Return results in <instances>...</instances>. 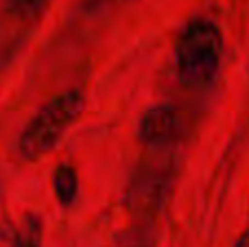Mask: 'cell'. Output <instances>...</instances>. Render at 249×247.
<instances>
[{"mask_svg":"<svg viewBox=\"0 0 249 247\" xmlns=\"http://www.w3.org/2000/svg\"><path fill=\"white\" fill-rule=\"evenodd\" d=\"M234 247H249V230H245L241 236H238V241L234 243Z\"/></svg>","mask_w":249,"mask_h":247,"instance_id":"obj_8","label":"cell"},{"mask_svg":"<svg viewBox=\"0 0 249 247\" xmlns=\"http://www.w3.org/2000/svg\"><path fill=\"white\" fill-rule=\"evenodd\" d=\"M83 107L86 96L81 90H66L48 99L18 136L16 151L20 160L37 162L39 158L51 153L61 142L66 131L77 123Z\"/></svg>","mask_w":249,"mask_h":247,"instance_id":"obj_2","label":"cell"},{"mask_svg":"<svg viewBox=\"0 0 249 247\" xmlns=\"http://www.w3.org/2000/svg\"><path fill=\"white\" fill-rule=\"evenodd\" d=\"M186 129V118L177 105L160 103L149 107L138 123V138L144 147L164 151L181 140Z\"/></svg>","mask_w":249,"mask_h":247,"instance_id":"obj_3","label":"cell"},{"mask_svg":"<svg viewBox=\"0 0 249 247\" xmlns=\"http://www.w3.org/2000/svg\"><path fill=\"white\" fill-rule=\"evenodd\" d=\"M53 191H55V197L59 201V206L64 208H70L74 206L79 197V177L74 166L70 164H59L53 173Z\"/></svg>","mask_w":249,"mask_h":247,"instance_id":"obj_6","label":"cell"},{"mask_svg":"<svg viewBox=\"0 0 249 247\" xmlns=\"http://www.w3.org/2000/svg\"><path fill=\"white\" fill-rule=\"evenodd\" d=\"M0 247H42V219L24 214L0 226Z\"/></svg>","mask_w":249,"mask_h":247,"instance_id":"obj_5","label":"cell"},{"mask_svg":"<svg viewBox=\"0 0 249 247\" xmlns=\"http://www.w3.org/2000/svg\"><path fill=\"white\" fill-rule=\"evenodd\" d=\"M53 0H2L4 13L22 24H33L46 13Z\"/></svg>","mask_w":249,"mask_h":247,"instance_id":"obj_7","label":"cell"},{"mask_svg":"<svg viewBox=\"0 0 249 247\" xmlns=\"http://www.w3.org/2000/svg\"><path fill=\"white\" fill-rule=\"evenodd\" d=\"M223 57V35L212 20L195 18L175 44V72L186 88L201 90L216 79Z\"/></svg>","mask_w":249,"mask_h":247,"instance_id":"obj_1","label":"cell"},{"mask_svg":"<svg viewBox=\"0 0 249 247\" xmlns=\"http://www.w3.org/2000/svg\"><path fill=\"white\" fill-rule=\"evenodd\" d=\"M164 182H166L164 171L151 169H144L142 173H138L133 177L127 193V201L136 217H153L158 212L164 197Z\"/></svg>","mask_w":249,"mask_h":247,"instance_id":"obj_4","label":"cell"}]
</instances>
